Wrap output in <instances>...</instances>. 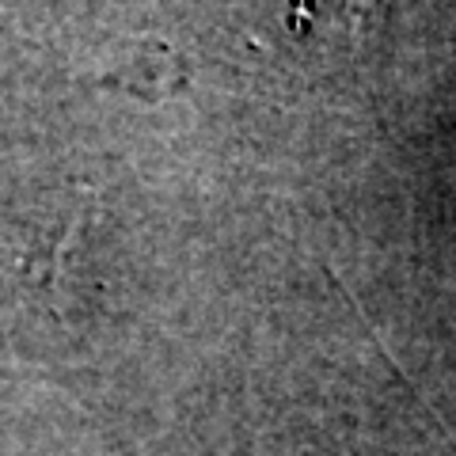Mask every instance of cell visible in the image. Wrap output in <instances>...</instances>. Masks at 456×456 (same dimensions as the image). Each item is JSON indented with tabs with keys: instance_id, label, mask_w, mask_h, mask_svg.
<instances>
[{
	"instance_id": "7a4b0ae2",
	"label": "cell",
	"mask_w": 456,
	"mask_h": 456,
	"mask_svg": "<svg viewBox=\"0 0 456 456\" xmlns=\"http://www.w3.org/2000/svg\"><path fill=\"white\" fill-rule=\"evenodd\" d=\"M441 430H445V426H441ZM445 437H449V445H452V449H456V437H452V434H449V430H445Z\"/></svg>"
},
{
	"instance_id": "6da1fadb",
	"label": "cell",
	"mask_w": 456,
	"mask_h": 456,
	"mask_svg": "<svg viewBox=\"0 0 456 456\" xmlns=\"http://www.w3.org/2000/svg\"><path fill=\"white\" fill-rule=\"evenodd\" d=\"M107 84L137 99H164L183 88V61L167 42H149L145 50H134L126 57L122 73H114V80Z\"/></svg>"
}]
</instances>
